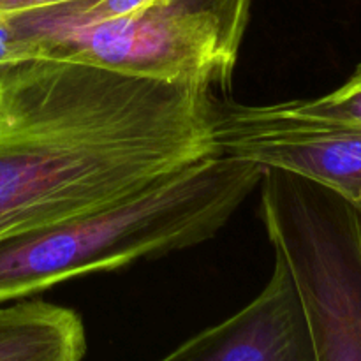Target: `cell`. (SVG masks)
Returning a JSON list of instances; mask_svg holds the SVG:
<instances>
[{
  "instance_id": "cell-1",
  "label": "cell",
  "mask_w": 361,
  "mask_h": 361,
  "mask_svg": "<svg viewBox=\"0 0 361 361\" xmlns=\"http://www.w3.org/2000/svg\"><path fill=\"white\" fill-rule=\"evenodd\" d=\"M215 94L66 60L0 67V240L221 154Z\"/></svg>"
},
{
  "instance_id": "cell-2",
  "label": "cell",
  "mask_w": 361,
  "mask_h": 361,
  "mask_svg": "<svg viewBox=\"0 0 361 361\" xmlns=\"http://www.w3.org/2000/svg\"><path fill=\"white\" fill-rule=\"evenodd\" d=\"M261 176L259 166L217 154L104 207L0 240V305L200 245L224 228Z\"/></svg>"
},
{
  "instance_id": "cell-3",
  "label": "cell",
  "mask_w": 361,
  "mask_h": 361,
  "mask_svg": "<svg viewBox=\"0 0 361 361\" xmlns=\"http://www.w3.org/2000/svg\"><path fill=\"white\" fill-rule=\"evenodd\" d=\"M250 0H169L80 25L16 21L39 59L88 63L127 76L210 92L231 85Z\"/></svg>"
},
{
  "instance_id": "cell-4",
  "label": "cell",
  "mask_w": 361,
  "mask_h": 361,
  "mask_svg": "<svg viewBox=\"0 0 361 361\" xmlns=\"http://www.w3.org/2000/svg\"><path fill=\"white\" fill-rule=\"evenodd\" d=\"M261 219L291 274L316 361H361V212L302 176L264 169Z\"/></svg>"
},
{
  "instance_id": "cell-5",
  "label": "cell",
  "mask_w": 361,
  "mask_h": 361,
  "mask_svg": "<svg viewBox=\"0 0 361 361\" xmlns=\"http://www.w3.org/2000/svg\"><path fill=\"white\" fill-rule=\"evenodd\" d=\"M221 154L281 169L334 190L361 212V126L314 118L288 102L249 106L215 99Z\"/></svg>"
},
{
  "instance_id": "cell-6",
  "label": "cell",
  "mask_w": 361,
  "mask_h": 361,
  "mask_svg": "<svg viewBox=\"0 0 361 361\" xmlns=\"http://www.w3.org/2000/svg\"><path fill=\"white\" fill-rule=\"evenodd\" d=\"M159 361H316L305 314L284 261L275 256L267 286L242 310Z\"/></svg>"
},
{
  "instance_id": "cell-7",
  "label": "cell",
  "mask_w": 361,
  "mask_h": 361,
  "mask_svg": "<svg viewBox=\"0 0 361 361\" xmlns=\"http://www.w3.org/2000/svg\"><path fill=\"white\" fill-rule=\"evenodd\" d=\"M85 326L78 312L41 300L0 305V361H83Z\"/></svg>"
},
{
  "instance_id": "cell-8",
  "label": "cell",
  "mask_w": 361,
  "mask_h": 361,
  "mask_svg": "<svg viewBox=\"0 0 361 361\" xmlns=\"http://www.w3.org/2000/svg\"><path fill=\"white\" fill-rule=\"evenodd\" d=\"M289 108L314 118L361 126V63L342 87L316 99L288 101Z\"/></svg>"
},
{
  "instance_id": "cell-9",
  "label": "cell",
  "mask_w": 361,
  "mask_h": 361,
  "mask_svg": "<svg viewBox=\"0 0 361 361\" xmlns=\"http://www.w3.org/2000/svg\"><path fill=\"white\" fill-rule=\"evenodd\" d=\"M37 60V51L32 39L9 18L0 16V67Z\"/></svg>"
},
{
  "instance_id": "cell-10",
  "label": "cell",
  "mask_w": 361,
  "mask_h": 361,
  "mask_svg": "<svg viewBox=\"0 0 361 361\" xmlns=\"http://www.w3.org/2000/svg\"><path fill=\"white\" fill-rule=\"evenodd\" d=\"M87 0H0V16L11 20L44 16Z\"/></svg>"
}]
</instances>
